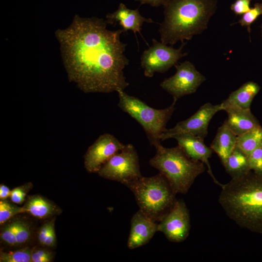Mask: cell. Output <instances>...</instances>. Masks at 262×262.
Listing matches in <instances>:
<instances>
[{"mask_svg":"<svg viewBox=\"0 0 262 262\" xmlns=\"http://www.w3.org/2000/svg\"><path fill=\"white\" fill-rule=\"evenodd\" d=\"M107 23L76 15L69 27L56 32L68 78L84 93L117 92L129 85L123 71L129 63L120 40L124 31L109 30Z\"/></svg>","mask_w":262,"mask_h":262,"instance_id":"cell-1","label":"cell"},{"mask_svg":"<svg viewBox=\"0 0 262 262\" xmlns=\"http://www.w3.org/2000/svg\"><path fill=\"white\" fill-rule=\"evenodd\" d=\"M219 203L238 225L262 233V174L252 172L223 184Z\"/></svg>","mask_w":262,"mask_h":262,"instance_id":"cell-2","label":"cell"},{"mask_svg":"<svg viewBox=\"0 0 262 262\" xmlns=\"http://www.w3.org/2000/svg\"><path fill=\"white\" fill-rule=\"evenodd\" d=\"M217 0H166L164 20L159 32L161 42L173 45L183 43L207 28L217 8Z\"/></svg>","mask_w":262,"mask_h":262,"instance_id":"cell-3","label":"cell"},{"mask_svg":"<svg viewBox=\"0 0 262 262\" xmlns=\"http://www.w3.org/2000/svg\"><path fill=\"white\" fill-rule=\"evenodd\" d=\"M154 147L156 152L149 164L164 176L176 194H186L195 179L207 169L203 163L188 157L178 145L168 148L160 143Z\"/></svg>","mask_w":262,"mask_h":262,"instance_id":"cell-4","label":"cell"},{"mask_svg":"<svg viewBox=\"0 0 262 262\" xmlns=\"http://www.w3.org/2000/svg\"><path fill=\"white\" fill-rule=\"evenodd\" d=\"M126 186L133 193L139 210L158 223L177 200V194L160 173L150 177L142 176Z\"/></svg>","mask_w":262,"mask_h":262,"instance_id":"cell-5","label":"cell"},{"mask_svg":"<svg viewBox=\"0 0 262 262\" xmlns=\"http://www.w3.org/2000/svg\"><path fill=\"white\" fill-rule=\"evenodd\" d=\"M117 92L119 108L141 125L151 145L155 147L160 144L161 136L166 129V124L175 110L177 100L173 99L169 107L157 109L149 106L139 98L129 95L123 90Z\"/></svg>","mask_w":262,"mask_h":262,"instance_id":"cell-6","label":"cell"},{"mask_svg":"<svg viewBox=\"0 0 262 262\" xmlns=\"http://www.w3.org/2000/svg\"><path fill=\"white\" fill-rule=\"evenodd\" d=\"M99 176L119 182L126 186L141 178L139 157L134 147L125 145L111 157L98 172Z\"/></svg>","mask_w":262,"mask_h":262,"instance_id":"cell-7","label":"cell"},{"mask_svg":"<svg viewBox=\"0 0 262 262\" xmlns=\"http://www.w3.org/2000/svg\"><path fill=\"white\" fill-rule=\"evenodd\" d=\"M152 45L145 50L141 57V66L146 77L151 78L155 73H164L176 65L181 58L187 55L182 49L186 43L177 49L152 39Z\"/></svg>","mask_w":262,"mask_h":262,"instance_id":"cell-8","label":"cell"},{"mask_svg":"<svg viewBox=\"0 0 262 262\" xmlns=\"http://www.w3.org/2000/svg\"><path fill=\"white\" fill-rule=\"evenodd\" d=\"M175 66L176 73L162 82L160 86L171 94L173 99L178 100L184 96L196 92L206 78L189 61Z\"/></svg>","mask_w":262,"mask_h":262,"instance_id":"cell-9","label":"cell"},{"mask_svg":"<svg viewBox=\"0 0 262 262\" xmlns=\"http://www.w3.org/2000/svg\"><path fill=\"white\" fill-rule=\"evenodd\" d=\"M222 110V103H205L188 118L178 122L172 128L166 129L161 136V141L173 138L182 133L190 134L204 140L208 134V126L212 118L216 113Z\"/></svg>","mask_w":262,"mask_h":262,"instance_id":"cell-10","label":"cell"},{"mask_svg":"<svg viewBox=\"0 0 262 262\" xmlns=\"http://www.w3.org/2000/svg\"><path fill=\"white\" fill-rule=\"evenodd\" d=\"M190 227V216L187 206L182 199H177L173 207L158 223V231L163 232L169 241L180 243L188 237Z\"/></svg>","mask_w":262,"mask_h":262,"instance_id":"cell-11","label":"cell"},{"mask_svg":"<svg viewBox=\"0 0 262 262\" xmlns=\"http://www.w3.org/2000/svg\"><path fill=\"white\" fill-rule=\"evenodd\" d=\"M125 145L110 133L100 135L88 147L84 155V164L86 170L90 173H98Z\"/></svg>","mask_w":262,"mask_h":262,"instance_id":"cell-12","label":"cell"},{"mask_svg":"<svg viewBox=\"0 0 262 262\" xmlns=\"http://www.w3.org/2000/svg\"><path fill=\"white\" fill-rule=\"evenodd\" d=\"M173 138L177 140L178 145L188 157L203 163L206 165L207 172L213 182L221 187H222L223 184L218 181L214 177L209 162V160L212 156L213 150L204 144L203 139L188 133L178 134Z\"/></svg>","mask_w":262,"mask_h":262,"instance_id":"cell-13","label":"cell"},{"mask_svg":"<svg viewBox=\"0 0 262 262\" xmlns=\"http://www.w3.org/2000/svg\"><path fill=\"white\" fill-rule=\"evenodd\" d=\"M158 231V223L139 210L132 216L127 246L130 249L148 243Z\"/></svg>","mask_w":262,"mask_h":262,"instance_id":"cell-14","label":"cell"},{"mask_svg":"<svg viewBox=\"0 0 262 262\" xmlns=\"http://www.w3.org/2000/svg\"><path fill=\"white\" fill-rule=\"evenodd\" d=\"M106 17L107 23L114 24L118 22L124 33L131 30L135 34L136 32L140 33L141 27L144 22H154L151 18L142 16L138 9H129L123 3L119 4L115 11L107 14Z\"/></svg>","mask_w":262,"mask_h":262,"instance_id":"cell-15","label":"cell"},{"mask_svg":"<svg viewBox=\"0 0 262 262\" xmlns=\"http://www.w3.org/2000/svg\"><path fill=\"white\" fill-rule=\"evenodd\" d=\"M224 110L228 114L227 125L237 136L261 126L250 109L227 107Z\"/></svg>","mask_w":262,"mask_h":262,"instance_id":"cell-16","label":"cell"},{"mask_svg":"<svg viewBox=\"0 0 262 262\" xmlns=\"http://www.w3.org/2000/svg\"><path fill=\"white\" fill-rule=\"evenodd\" d=\"M237 136L229 128L226 121L218 129L210 147L216 153L222 163L236 147Z\"/></svg>","mask_w":262,"mask_h":262,"instance_id":"cell-17","label":"cell"},{"mask_svg":"<svg viewBox=\"0 0 262 262\" xmlns=\"http://www.w3.org/2000/svg\"><path fill=\"white\" fill-rule=\"evenodd\" d=\"M260 90V86L254 82L249 81L232 92L228 98L221 103L223 110L227 107L240 109H250L251 102L255 96Z\"/></svg>","mask_w":262,"mask_h":262,"instance_id":"cell-18","label":"cell"},{"mask_svg":"<svg viewBox=\"0 0 262 262\" xmlns=\"http://www.w3.org/2000/svg\"><path fill=\"white\" fill-rule=\"evenodd\" d=\"M23 213H27L39 219H45L56 213L57 209L55 205L40 196L29 197L24 206Z\"/></svg>","mask_w":262,"mask_h":262,"instance_id":"cell-19","label":"cell"},{"mask_svg":"<svg viewBox=\"0 0 262 262\" xmlns=\"http://www.w3.org/2000/svg\"><path fill=\"white\" fill-rule=\"evenodd\" d=\"M222 164L232 178L240 177L250 171L247 156L236 146Z\"/></svg>","mask_w":262,"mask_h":262,"instance_id":"cell-20","label":"cell"},{"mask_svg":"<svg viewBox=\"0 0 262 262\" xmlns=\"http://www.w3.org/2000/svg\"><path fill=\"white\" fill-rule=\"evenodd\" d=\"M262 143V127L260 126L237 136L236 146L247 156Z\"/></svg>","mask_w":262,"mask_h":262,"instance_id":"cell-21","label":"cell"},{"mask_svg":"<svg viewBox=\"0 0 262 262\" xmlns=\"http://www.w3.org/2000/svg\"><path fill=\"white\" fill-rule=\"evenodd\" d=\"M32 250L25 247L15 251L0 253V262H31Z\"/></svg>","mask_w":262,"mask_h":262,"instance_id":"cell-22","label":"cell"},{"mask_svg":"<svg viewBox=\"0 0 262 262\" xmlns=\"http://www.w3.org/2000/svg\"><path fill=\"white\" fill-rule=\"evenodd\" d=\"M23 213L22 207H18L5 200L0 201V224L1 225L15 215Z\"/></svg>","mask_w":262,"mask_h":262,"instance_id":"cell-23","label":"cell"},{"mask_svg":"<svg viewBox=\"0 0 262 262\" xmlns=\"http://www.w3.org/2000/svg\"><path fill=\"white\" fill-rule=\"evenodd\" d=\"M262 14V4L257 3L254 6L242 15L239 23L242 26H246L247 28L249 33H250V25L257 19L259 16Z\"/></svg>","mask_w":262,"mask_h":262,"instance_id":"cell-24","label":"cell"},{"mask_svg":"<svg viewBox=\"0 0 262 262\" xmlns=\"http://www.w3.org/2000/svg\"><path fill=\"white\" fill-rule=\"evenodd\" d=\"M247 158L250 170L262 174V143L254 149Z\"/></svg>","mask_w":262,"mask_h":262,"instance_id":"cell-25","label":"cell"},{"mask_svg":"<svg viewBox=\"0 0 262 262\" xmlns=\"http://www.w3.org/2000/svg\"><path fill=\"white\" fill-rule=\"evenodd\" d=\"M17 245L27 243L31 237L29 225L22 221H13Z\"/></svg>","mask_w":262,"mask_h":262,"instance_id":"cell-26","label":"cell"},{"mask_svg":"<svg viewBox=\"0 0 262 262\" xmlns=\"http://www.w3.org/2000/svg\"><path fill=\"white\" fill-rule=\"evenodd\" d=\"M0 236L1 241L5 244L10 246L17 245L13 222L2 228Z\"/></svg>","mask_w":262,"mask_h":262,"instance_id":"cell-27","label":"cell"},{"mask_svg":"<svg viewBox=\"0 0 262 262\" xmlns=\"http://www.w3.org/2000/svg\"><path fill=\"white\" fill-rule=\"evenodd\" d=\"M53 258L52 252L47 249L36 248L32 250L31 262H50Z\"/></svg>","mask_w":262,"mask_h":262,"instance_id":"cell-28","label":"cell"},{"mask_svg":"<svg viewBox=\"0 0 262 262\" xmlns=\"http://www.w3.org/2000/svg\"><path fill=\"white\" fill-rule=\"evenodd\" d=\"M251 0H236L231 5V10L236 15H242L250 9V2Z\"/></svg>","mask_w":262,"mask_h":262,"instance_id":"cell-29","label":"cell"},{"mask_svg":"<svg viewBox=\"0 0 262 262\" xmlns=\"http://www.w3.org/2000/svg\"><path fill=\"white\" fill-rule=\"evenodd\" d=\"M54 227V219L46 222L41 227L38 233V240L40 245L43 246L46 238Z\"/></svg>","mask_w":262,"mask_h":262,"instance_id":"cell-30","label":"cell"},{"mask_svg":"<svg viewBox=\"0 0 262 262\" xmlns=\"http://www.w3.org/2000/svg\"><path fill=\"white\" fill-rule=\"evenodd\" d=\"M21 186L16 187L11 191L10 198L13 202L21 204L25 201L21 197Z\"/></svg>","mask_w":262,"mask_h":262,"instance_id":"cell-31","label":"cell"},{"mask_svg":"<svg viewBox=\"0 0 262 262\" xmlns=\"http://www.w3.org/2000/svg\"><path fill=\"white\" fill-rule=\"evenodd\" d=\"M56 244V236L54 227L50 230L49 235L46 238L43 246L49 247H53Z\"/></svg>","mask_w":262,"mask_h":262,"instance_id":"cell-32","label":"cell"},{"mask_svg":"<svg viewBox=\"0 0 262 262\" xmlns=\"http://www.w3.org/2000/svg\"><path fill=\"white\" fill-rule=\"evenodd\" d=\"M11 191L6 185L0 184V199L1 200H5L9 197H10Z\"/></svg>","mask_w":262,"mask_h":262,"instance_id":"cell-33","label":"cell"},{"mask_svg":"<svg viewBox=\"0 0 262 262\" xmlns=\"http://www.w3.org/2000/svg\"><path fill=\"white\" fill-rule=\"evenodd\" d=\"M142 4H148L152 6L158 7L164 5L166 0H135Z\"/></svg>","mask_w":262,"mask_h":262,"instance_id":"cell-34","label":"cell"},{"mask_svg":"<svg viewBox=\"0 0 262 262\" xmlns=\"http://www.w3.org/2000/svg\"><path fill=\"white\" fill-rule=\"evenodd\" d=\"M261 32H262V26H261Z\"/></svg>","mask_w":262,"mask_h":262,"instance_id":"cell-35","label":"cell"},{"mask_svg":"<svg viewBox=\"0 0 262 262\" xmlns=\"http://www.w3.org/2000/svg\"><path fill=\"white\" fill-rule=\"evenodd\" d=\"M261 4H262V3H261Z\"/></svg>","mask_w":262,"mask_h":262,"instance_id":"cell-36","label":"cell"}]
</instances>
